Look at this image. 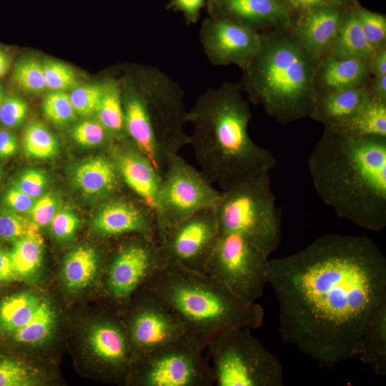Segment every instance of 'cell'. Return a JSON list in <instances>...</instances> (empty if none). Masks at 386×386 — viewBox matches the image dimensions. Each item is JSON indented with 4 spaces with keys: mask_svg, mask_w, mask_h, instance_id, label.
<instances>
[{
    "mask_svg": "<svg viewBox=\"0 0 386 386\" xmlns=\"http://www.w3.org/2000/svg\"><path fill=\"white\" fill-rule=\"evenodd\" d=\"M278 332L321 367L356 358L360 335L386 300V257L368 237L327 234L269 260Z\"/></svg>",
    "mask_w": 386,
    "mask_h": 386,
    "instance_id": "obj_1",
    "label": "cell"
},
{
    "mask_svg": "<svg viewBox=\"0 0 386 386\" xmlns=\"http://www.w3.org/2000/svg\"><path fill=\"white\" fill-rule=\"evenodd\" d=\"M307 166L317 194L339 217L375 232L386 227V137H344L326 128Z\"/></svg>",
    "mask_w": 386,
    "mask_h": 386,
    "instance_id": "obj_2",
    "label": "cell"
},
{
    "mask_svg": "<svg viewBox=\"0 0 386 386\" xmlns=\"http://www.w3.org/2000/svg\"><path fill=\"white\" fill-rule=\"evenodd\" d=\"M252 118L239 85L226 83L202 94L187 111L189 136L201 172L221 191L272 169L276 158L250 138Z\"/></svg>",
    "mask_w": 386,
    "mask_h": 386,
    "instance_id": "obj_3",
    "label": "cell"
},
{
    "mask_svg": "<svg viewBox=\"0 0 386 386\" xmlns=\"http://www.w3.org/2000/svg\"><path fill=\"white\" fill-rule=\"evenodd\" d=\"M120 84L127 137L162 177L170 157L189 143L184 91L152 65L134 68Z\"/></svg>",
    "mask_w": 386,
    "mask_h": 386,
    "instance_id": "obj_4",
    "label": "cell"
},
{
    "mask_svg": "<svg viewBox=\"0 0 386 386\" xmlns=\"http://www.w3.org/2000/svg\"><path fill=\"white\" fill-rule=\"evenodd\" d=\"M177 315L185 333L203 350L217 335L232 327H261L264 310L247 305L213 277L180 264L159 267L145 284Z\"/></svg>",
    "mask_w": 386,
    "mask_h": 386,
    "instance_id": "obj_5",
    "label": "cell"
},
{
    "mask_svg": "<svg viewBox=\"0 0 386 386\" xmlns=\"http://www.w3.org/2000/svg\"><path fill=\"white\" fill-rule=\"evenodd\" d=\"M242 69L239 88L279 123L310 116L317 99L315 58L297 37L262 36L259 51Z\"/></svg>",
    "mask_w": 386,
    "mask_h": 386,
    "instance_id": "obj_6",
    "label": "cell"
},
{
    "mask_svg": "<svg viewBox=\"0 0 386 386\" xmlns=\"http://www.w3.org/2000/svg\"><path fill=\"white\" fill-rule=\"evenodd\" d=\"M214 211L220 232L240 236L268 257L279 247L281 215L269 172L222 191Z\"/></svg>",
    "mask_w": 386,
    "mask_h": 386,
    "instance_id": "obj_7",
    "label": "cell"
},
{
    "mask_svg": "<svg viewBox=\"0 0 386 386\" xmlns=\"http://www.w3.org/2000/svg\"><path fill=\"white\" fill-rule=\"evenodd\" d=\"M207 349L218 386L284 385L281 362L252 335L251 330H226Z\"/></svg>",
    "mask_w": 386,
    "mask_h": 386,
    "instance_id": "obj_8",
    "label": "cell"
},
{
    "mask_svg": "<svg viewBox=\"0 0 386 386\" xmlns=\"http://www.w3.org/2000/svg\"><path fill=\"white\" fill-rule=\"evenodd\" d=\"M199 342L184 333L134 361L132 382L142 386H212V365Z\"/></svg>",
    "mask_w": 386,
    "mask_h": 386,
    "instance_id": "obj_9",
    "label": "cell"
},
{
    "mask_svg": "<svg viewBox=\"0 0 386 386\" xmlns=\"http://www.w3.org/2000/svg\"><path fill=\"white\" fill-rule=\"evenodd\" d=\"M205 273L217 279L247 305L263 295L269 274L268 257L240 236L220 232Z\"/></svg>",
    "mask_w": 386,
    "mask_h": 386,
    "instance_id": "obj_10",
    "label": "cell"
},
{
    "mask_svg": "<svg viewBox=\"0 0 386 386\" xmlns=\"http://www.w3.org/2000/svg\"><path fill=\"white\" fill-rule=\"evenodd\" d=\"M221 192L201 171L178 154L172 155L162 177L155 209L159 238L166 229L196 212L214 208Z\"/></svg>",
    "mask_w": 386,
    "mask_h": 386,
    "instance_id": "obj_11",
    "label": "cell"
},
{
    "mask_svg": "<svg viewBox=\"0 0 386 386\" xmlns=\"http://www.w3.org/2000/svg\"><path fill=\"white\" fill-rule=\"evenodd\" d=\"M214 208L203 209L166 229L159 238V267L180 264L205 273L207 262L219 235Z\"/></svg>",
    "mask_w": 386,
    "mask_h": 386,
    "instance_id": "obj_12",
    "label": "cell"
},
{
    "mask_svg": "<svg viewBox=\"0 0 386 386\" xmlns=\"http://www.w3.org/2000/svg\"><path fill=\"white\" fill-rule=\"evenodd\" d=\"M126 334L132 362L185 333L177 315L147 286L139 289L130 300Z\"/></svg>",
    "mask_w": 386,
    "mask_h": 386,
    "instance_id": "obj_13",
    "label": "cell"
},
{
    "mask_svg": "<svg viewBox=\"0 0 386 386\" xmlns=\"http://www.w3.org/2000/svg\"><path fill=\"white\" fill-rule=\"evenodd\" d=\"M120 244L108 264L104 285L117 306L130 302L159 268L157 242L139 234H130Z\"/></svg>",
    "mask_w": 386,
    "mask_h": 386,
    "instance_id": "obj_14",
    "label": "cell"
},
{
    "mask_svg": "<svg viewBox=\"0 0 386 386\" xmlns=\"http://www.w3.org/2000/svg\"><path fill=\"white\" fill-rule=\"evenodd\" d=\"M209 61L217 66L244 68L259 51L262 36L257 31L224 19L205 20L199 33Z\"/></svg>",
    "mask_w": 386,
    "mask_h": 386,
    "instance_id": "obj_15",
    "label": "cell"
},
{
    "mask_svg": "<svg viewBox=\"0 0 386 386\" xmlns=\"http://www.w3.org/2000/svg\"><path fill=\"white\" fill-rule=\"evenodd\" d=\"M115 194L106 199L96 213L93 219L94 231L106 238L139 234L158 242L155 209L137 194L129 198Z\"/></svg>",
    "mask_w": 386,
    "mask_h": 386,
    "instance_id": "obj_16",
    "label": "cell"
},
{
    "mask_svg": "<svg viewBox=\"0 0 386 386\" xmlns=\"http://www.w3.org/2000/svg\"><path fill=\"white\" fill-rule=\"evenodd\" d=\"M111 153L123 183L155 209L162 177L149 158L129 138Z\"/></svg>",
    "mask_w": 386,
    "mask_h": 386,
    "instance_id": "obj_17",
    "label": "cell"
},
{
    "mask_svg": "<svg viewBox=\"0 0 386 386\" xmlns=\"http://www.w3.org/2000/svg\"><path fill=\"white\" fill-rule=\"evenodd\" d=\"M212 18L230 21L255 31L263 23L284 22L287 15L277 0H214Z\"/></svg>",
    "mask_w": 386,
    "mask_h": 386,
    "instance_id": "obj_18",
    "label": "cell"
},
{
    "mask_svg": "<svg viewBox=\"0 0 386 386\" xmlns=\"http://www.w3.org/2000/svg\"><path fill=\"white\" fill-rule=\"evenodd\" d=\"M73 182L84 194L106 199L119 192L123 182L112 155H99L78 165Z\"/></svg>",
    "mask_w": 386,
    "mask_h": 386,
    "instance_id": "obj_19",
    "label": "cell"
},
{
    "mask_svg": "<svg viewBox=\"0 0 386 386\" xmlns=\"http://www.w3.org/2000/svg\"><path fill=\"white\" fill-rule=\"evenodd\" d=\"M114 319L108 318L95 325L89 344L95 356L109 368L126 370L132 362L125 329Z\"/></svg>",
    "mask_w": 386,
    "mask_h": 386,
    "instance_id": "obj_20",
    "label": "cell"
},
{
    "mask_svg": "<svg viewBox=\"0 0 386 386\" xmlns=\"http://www.w3.org/2000/svg\"><path fill=\"white\" fill-rule=\"evenodd\" d=\"M356 358L376 375H386V300L372 312L360 335Z\"/></svg>",
    "mask_w": 386,
    "mask_h": 386,
    "instance_id": "obj_21",
    "label": "cell"
},
{
    "mask_svg": "<svg viewBox=\"0 0 386 386\" xmlns=\"http://www.w3.org/2000/svg\"><path fill=\"white\" fill-rule=\"evenodd\" d=\"M327 129L344 137H386L385 102L370 95L350 118Z\"/></svg>",
    "mask_w": 386,
    "mask_h": 386,
    "instance_id": "obj_22",
    "label": "cell"
},
{
    "mask_svg": "<svg viewBox=\"0 0 386 386\" xmlns=\"http://www.w3.org/2000/svg\"><path fill=\"white\" fill-rule=\"evenodd\" d=\"M341 24L340 14L331 9L313 11L301 23L298 36L305 48L314 57L330 46Z\"/></svg>",
    "mask_w": 386,
    "mask_h": 386,
    "instance_id": "obj_23",
    "label": "cell"
},
{
    "mask_svg": "<svg viewBox=\"0 0 386 386\" xmlns=\"http://www.w3.org/2000/svg\"><path fill=\"white\" fill-rule=\"evenodd\" d=\"M369 96L357 87L328 91L316 99L310 117L323 122L327 128L332 127L353 115Z\"/></svg>",
    "mask_w": 386,
    "mask_h": 386,
    "instance_id": "obj_24",
    "label": "cell"
},
{
    "mask_svg": "<svg viewBox=\"0 0 386 386\" xmlns=\"http://www.w3.org/2000/svg\"><path fill=\"white\" fill-rule=\"evenodd\" d=\"M330 46L334 59L367 60L376 51L367 41L355 12H351L340 24Z\"/></svg>",
    "mask_w": 386,
    "mask_h": 386,
    "instance_id": "obj_25",
    "label": "cell"
},
{
    "mask_svg": "<svg viewBox=\"0 0 386 386\" xmlns=\"http://www.w3.org/2000/svg\"><path fill=\"white\" fill-rule=\"evenodd\" d=\"M370 70L367 60L334 59L325 62L321 79L328 91H340L356 87L367 76Z\"/></svg>",
    "mask_w": 386,
    "mask_h": 386,
    "instance_id": "obj_26",
    "label": "cell"
},
{
    "mask_svg": "<svg viewBox=\"0 0 386 386\" xmlns=\"http://www.w3.org/2000/svg\"><path fill=\"white\" fill-rule=\"evenodd\" d=\"M96 114L112 138L128 137L119 81L109 79L104 81V93Z\"/></svg>",
    "mask_w": 386,
    "mask_h": 386,
    "instance_id": "obj_27",
    "label": "cell"
},
{
    "mask_svg": "<svg viewBox=\"0 0 386 386\" xmlns=\"http://www.w3.org/2000/svg\"><path fill=\"white\" fill-rule=\"evenodd\" d=\"M99 256L92 247H81L66 257L62 274L68 288L76 290L86 287L96 275Z\"/></svg>",
    "mask_w": 386,
    "mask_h": 386,
    "instance_id": "obj_28",
    "label": "cell"
},
{
    "mask_svg": "<svg viewBox=\"0 0 386 386\" xmlns=\"http://www.w3.org/2000/svg\"><path fill=\"white\" fill-rule=\"evenodd\" d=\"M40 304L32 294L16 293L0 302V328L15 332L24 326L32 317Z\"/></svg>",
    "mask_w": 386,
    "mask_h": 386,
    "instance_id": "obj_29",
    "label": "cell"
},
{
    "mask_svg": "<svg viewBox=\"0 0 386 386\" xmlns=\"http://www.w3.org/2000/svg\"><path fill=\"white\" fill-rule=\"evenodd\" d=\"M13 264L21 277L34 273L42 259L43 239L39 232H31L14 242L9 252Z\"/></svg>",
    "mask_w": 386,
    "mask_h": 386,
    "instance_id": "obj_30",
    "label": "cell"
},
{
    "mask_svg": "<svg viewBox=\"0 0 386 386\" xmlns=\"http://www.w3.org/2000/svg\"><path fill=\"white\" fill-rule=\"evenodd\" d=\"M23 146L28 157L41 159L53 157L59 149L56 137L40 122H31L26 127Z\"/></svg>",
    "mask_w": 386,
    "mask_h": 386,
    "instance_id": "obj_31",
    "label": "cell"
},
{
    "mask_svg": "<svg viewBox=\"0 0 386 386\" xmlns=\"http://www.w3.org/2000/svg\"><path fill=\"white\" fill-rule=\"evenodd\" d=\"M54 313L47 302H40L31 320L14 332V340L24 344H38L44 341L54 327Z\"/></svg>",
    "mask_w": 386,
    "mask_h": 386,
    "instance_id": "obj_32",
    "label": "cell"
},
{
    "mask_svg": "<svg viewBox=\"0 0 386 386\" xmlns=\"http://www.w3.org/2000/svg\"><path fill=\"white\" fill-rule=\"evenodd\" d=\"M14 78L18 86L27 92L40 93L47 88L42 65L32 59H24L16 64Z\"/></svg>",
    "mask_w": 386,
    "mask_h": 386,
    "instance_id": "obj_33",
    "label": "cell"
},
{
    "mask_svg": "<svg viewBox=\"0 0 386 386\" xmlns=\"http://www.w3.org/2000/svg\"><path fill=\"white\" fill-rule=\"evenodd\" d=\"M43 110L46 117L57 125H66L76 117L69 95L61 90H52L46 94Z\"/></svg>",
    "mask_w": 386,
    "mask_h": 386,
    "instance_id": "obj_34",
    "label": "cell"
},
{
    "mask_svg": "<svg viewBox=\"0 0 386 386\" xmlns=\"http://www.w3.org/2000/svg\"><path fill=\"white\" fill-rule=\"evenodd\" d=\"M39 227L29 217L7 208L0 209V239L15 242Z\"/></svg>",
    "mask_w": 386,
    "mask_h": 386,
    "instance_id": "obj_35",
    "label": "cell"
},
{
    "mask_svg": "<svg viewBox=\"0 0 386 386\" xmlns=\"http://www.w3.org/2000/svg\"><path fill=\"white\" fill-rule=\"evenodd\" d=\"M104 90V82L76 87L69 94L76 114L87 117L96 114Z\"/></svg>",
    "mask_w": 386,
    "mask_h": 386,
    "instance_id": "obj_36",
    "label": "cell"
},
{
    "mask_svg": "<svg viewBox=\"0 0 386 386\" xmlns=\"http://www.w3.org/2000/svg\"><path fill=\"white\" fill-rule=\"evenodd\" d=\"M72 137L78 144L86 147L103 146L112 138L97 119L79 123L73 129Z\"/></svg>",
    "mask_w": 386,
    "mask_h": 386,
    "instance_id": "obj_37",
    "label": "cell"
},
{
    "mask_svg": "<svg viewBox=\"0 0 386 386\" xmlns=\"http://www.w3.org/2000/svg\"><path fill=\"white\" fill-rule=\"evenodd\" d=\"M355 12L367 41L376 50L385 39V18L360 6Z\"/></svg>",
    "mask_w": 386,
    "mask_h": 386,
    "instance_id": "obj_38",
    "label": "cell"
},
{
    "mask_svg": "<svg viewBox=\"0 0 386 386\" xmlns=\"http://www.w3.org/2000/svg\"><path fill=\"white\" fill-rule=\"evenodd\" d=\"M42 66L47 88L62 91L75 84V73L67 65L56 61H46Z\"/></svg>",
    "mask_w": 386,
    "mask_h": 386,
    "instance_id": "obj_39",
    "label": "cell"
},
{
    "mask_svg": "<svg viewBox=\"0 0 386 386\" xmlns=\"http://www.w3.org/2000/svg\"><path fill=\"white\" fill-rule=\"evenodd\" d=\"M31 371L21 363L10 360H0V386H27L34 383Z\"/></svg>",
    "mask_w": 386,
    "mask_h": 386,
    "instance_id": "obj_40",
    "label": "cell"
},
{
    "mask_svg": "<svg viewBox=\"0 0 386 386\" xmlns=\"http://www.w3.org/2000/svg\"><path fill=\"white\" fill-rule=\"evenodd\" d=\"M59 198L51 193L43 194L39 197L31 210L29 218L38 227L50 224L52 219L60 209Z\"/></svg>",
    "mask_w": 386,
    "mask_h": 386,
    "instance_id": "obj_41",
    "label": "cell"
},
{
    "mask_svg": "<svg viewBox=\"0 0 386 386\" xmlns=\"http://www.w3.org/2000/svg\"><path fill=\"white\" fill-rule=\"evenodd\" d=\"M27 110L26 102L23 99L9 96L4 99L0 107V122L7 127H18L24 122Z\"/></svg>",
    "mask_w": 386,
    "mask_h": 386,
    "instance_id": "obj_42",
    "label": "cell"
},
{
    "mask_svg": "<svg viewBox=\"0 0 386 386\" xmlns=\"http://www.w3.org/2000/svg\"><path fill=\"white\" fill-rule=\"evenodd\" d=\"M48 179L41 170L30 169L24 172L15 181L14 185L19 189L37 199L46 189Z\"/></svg>",
    "mask_w": 386,
    "mask_h": 386,
    "instance_id": "obj_43",
    "label": "cell"
},
{
    "mask_svg": "<svg viewBox=\"0 0 386 386\" xmlns=\"http://www.w3.org/2000/svg\"><path fill=\"white\" fill-rule=\"evenodd\" d=\"M79 219L76 214L68 209H59L52 219L50 225L52 234L59 239H68L75 234Z\"/></svg>",
    "mask_w": 386,
    "mask_h": 386,
    "instance_id": "obj_44",
    "label": "cell"
},
{
    "mask_svg": "<svg viewBox=\"0 0 386 386\" xmlns=\"http://www.w3.org/2000/svg\"><path fill=\"white\" fill-rule=\"evenodd\" d=\"M36 200L14 184L6 190L3 199L6 208L21 214L29 213Z\"/></svg>",
    "mask_w": 386,
    "mask_h": 386,
    "instance_id": "obj_45",
    "label": "cell"
},
{
    "mask_svg": "<svg viewBox=\"0 0 386 386\" xmlns=\"http://www.w3.org/2000/svg\"><path fill=\"white\" fill-rule=\"evenodd\" d=\"M172 5L175 10L184 14L188 23L194 24L199 19L204 0H172Z\"/></svg>",
    "mask_w": 386,
    "mask_h": 386,
    "instance_id": "obj_46",
    "label": "cell"
},
{
    "mask_svg": "<svg viewBox=\"0 0 386 386\" xmlns=\"http://www.w3.org/2000/svg\"><path fill=\"white\" fill-rule=\"evenodd\" d=\"M9 252L0 248V281L10 282L21 279Z\"/></svg>",
    "mask_w": 386,
    "mask_h": 386,
    "instance_id": "obj_47",
    "label": "cell"
},
{
    "mask_svg": "<svg viewBox=\"0 0 386 386\" xmlns=\"http://www.w3.org/2000/svg\"><path fill=\"white\" fill-rule=\"evenodd\" d=\"M19 144L15 135L10 131L0 129V159H7L14 155Z\"/></svg>",
    "mask_w": 386,
    "mask_h": 386,
    "instance_id": "obj_48",
    "label": "cell"
},
{
    "mask_svg": "<svg viewBox=\"0 0 386 386\" xmlns=\"http://www.w3.org/2000/svg\"><path fill=\"white\" fill-rule=\"evenodd\" d=\"M372 66L375 77H380L386 75L385 49H382L375 56L372 62Z\"/></svg>",
    "mask_w": 386,
    "mask_h": 386,
    "instance_id": "obj_49",
    "label": "cell"
},
{
    "mask_svg": "<svg viewBox=\"0 0 386 386\" xmlns=\"http://www.w3.org/2000/svg\"><path fill=\"white\" fill-rule=\"evenodd\" d=\"M374 88L376 97L381 101L386 99V75L375 77Z\"/></svg>",
    "mask_w": 386,
    "mask_h": 386,
    "instance_id": "obj_50",
    "label": "cell"
},
{
    "mask_svg": "<svg viewBox=\"0 0 386 386\" xmlns=\"http://www.w3.org/2000/svg\"><path fill=\"white\" fill-rule=\"evenodd\" d=\"M9 63L10 60L8 54L0 47V76L6 73Z\"/></svg>",
    "mask_w": 386,
    "mask_h": 386,
    "instance_id": "obj_51",
    "label": "cell"
},
{
    "mask_svg": "<svg viewBox=\"0 0 386 386\" xmlns=\"http://www.w3.org/2000/svg\"><path fill=\"white\" fill-rule=\"evenodd\" d=\"M322 0H290L296 6L310 7L315 6L322 2Z\"/></svg>",
    "mask_w": 386,
    "mask_h": 386,
    "instance_id": "obj_52",
    "label": "cell"
},
{
    "mask_svg": "<svg viewBox=\"0 0 386 386\" xmlns=\"http://www.w3.org/2000/svg\"><path fill=\"white\" fill-rule=\"evenodd\" d=\"M4 99V89H3L2 86L0 84V107H1Z\"/></svg>",
    "mask_w": 386,
    "mask_h": 386,
    "instance_id": "obj_53",
    "label": "cell"
},
{
    "mask_svg": "<svg viewBox=\"0 0 386 386\" xmlns=\"http://www.w3.org/2000/svg\"><path fill=\"white\" fill-rule=\"evenodd\" d=\"M1 174H2V172H1V169H0V181H1Z\"/></svg>",
    "mask_w": 386,
    "mask_h": 386,
    "instance_id": "obj_54",
    "label": "cell"
}]
</instances>
